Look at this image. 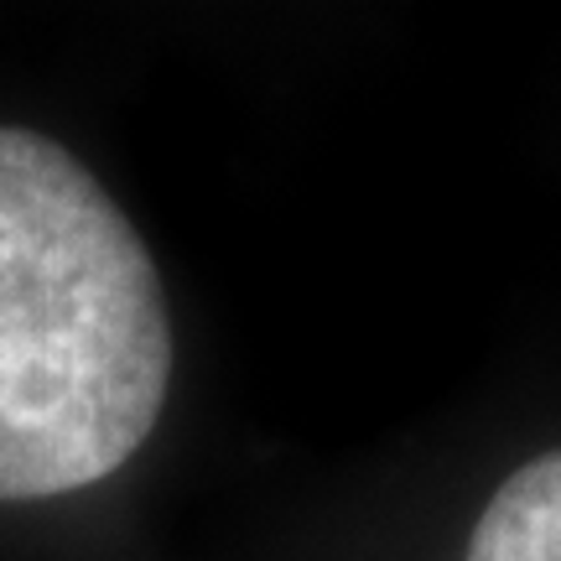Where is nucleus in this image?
<instances>
[{
    "label": "nucleus",
    "mask_w": 561,
    "mask_h": 561,
    "mask_svg": "<svg viewBox=\"0 0 561 561\" xmlns=\"http://www.w3.org/2000/svg\"><path fill=\"white\" fill-rule=\"evenodd\" d=\"M172 312L125 208L68 146L0 130V504L110 479L172 390Z\"/></svg>",
    "instance_id": "obj_1"
},
{
    "label": "nucleus",
    "mask_w": 561,
    "mask_h": 561,
    "mask_svg": "<svg viewBox=\"0 0 561 561\" xmlns=\"http://www.w3.org/2000/svg\"><path fill=\"white\" fill-rule=\"evenodd\" d=\"M468 561H561V447L494 489L473 525Z\"/></svg>",
    "instance_id": "obj_2"
}]
</instances>
